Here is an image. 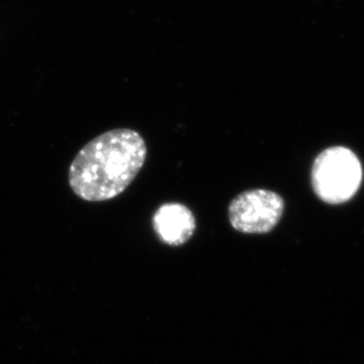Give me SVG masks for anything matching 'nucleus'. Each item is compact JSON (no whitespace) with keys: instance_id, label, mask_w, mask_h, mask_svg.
Listing matches in <instances>:
<instances>
[{"instance_id":"2","label":"nucleus","mask_w":364,"mask_h":364,"mask_svg":"<svg viewBox=\"0 0 364 364\" xmlns=\"http://www.w3.org/2000/svg\"><path fill=\"white\" fill-rule=\"evenodd\" d=\"M361 162L344 146L326 149L317 156L311 184L317 197L328 204H343L356 195L362 183Z\"/></svg>"},{"instance_id":"1","label":"nucleus","mask_w":364,"mask_h":364,"mask_svg":"<svg viewBox=\"0 0 364 364\" xmlns=\"http://www.w3.org/2000/svg\"><path fill=\"white\" fill-rule=\"evenodd\" d=\"M146 152L144 139L137 131H107L89 141L75 157L70 165V186L87 202L112 200L136 178Z\"/></svg>"},{"instance_id":"3","label":"nucleus","mask_w":364,"mask_h":364,"mask_svg":"<svg viewBox=\"0 0 364 364\" xmlns=\"http://www.w3.org/2000/svg\"><path fill=\"white\" fill-rule=\"evenodd\" d=\"M284 200L272 190L255 189L238 195L229 206V220L243 234H267L279 224Z\"/></svg>"},{"instance_id":"4","label":"nucleus","mask_w":364,"mask_h":364,"mask_svg":"<svg viewBox=\"0 0 364 364\" xmlns=\"http://www.w3.org/2000/svg\"><path fill=\"white\" fill-rule=\"evenodd\" d=\"M154 227L164 243L181 245L193 237L196 230V220L189 208L179 203H168L155 213Z\"/></svg>"}]
</instances>
